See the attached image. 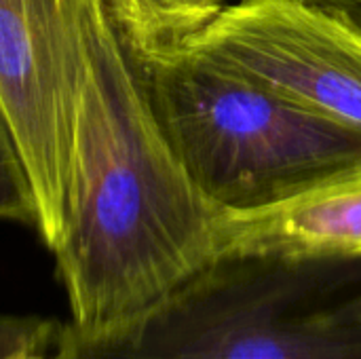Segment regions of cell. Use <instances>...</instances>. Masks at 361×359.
<instances>
[{"label": "cell", "mask_w": 361, "mask_h": 359, "mask_svg": "<svg viewBox=\"0 0 361 359\" xmlns=\"http://www.w3.org/2000/svg\"><path fill=\"white\" fill-rule=\"evenodd\" d=\"M216 216L159 125L112 0H82L70 207L53 250L70 326L114 330L186 288L218 262Z\"/></svg>", "instance_id": "1"}, {"label": "cell", "mask_w": 361, "mask_h": 359, "mask_svg": "<svg viewBox=\"0 0 361 359\" xmlns=\"http://www.w3.org/2000/svg\"><path fill=\"white\" fill-rule=\"evenodd\" d=\"M125 38L169 146L218 214L269 207L361 165L360 129L180 40Z\"/></svg>", "instance_id": "2"}, {"label": "cell", "mask_w": 361, "mask_h": 359, "mask_svg": "<svg viewBox=\"0 0 361 359\" xmlns=\"http://www.w3.org/2000/svg\"><path fill=\"white\" fill-rule=\"evenodd\" d=\"M360 288L361 258H222L135 322L61 328L49 359H361V322L336 315Z\"/></svg>", "instance_id": "3"}, {"label": "cell", "mask_w": 361, "mask_h": 359, "mask_svg": "<svg viewBox=\"0 0 361 359\" xmlns=\"http://www.w3.org/2000/svg\"><path fill=\"white\" fill-rule=\"evenodd\" d=\"M82 59V0H0V112L25 163L42 243L70 207L72 129Z\"/></svg>", "instance_id": "4"}, {"label": "cell", "mask_w": 361, "mask_h": 359, "mask_svg": "<svg viewBox=\"0 0 361 359\" xmlns=\"http://www.w3.org/2000/svg\"><path fill=\"white\" fill-rule=\"evenodd\" d=\"M180 42L361 131V32L315 4L226 2Z\"/></svg>", "instance_id": "5"}, {"label": "cell", "mask_w": 361, "mask_h": 359, "mask_svg": "<svg viewBox=\"0 0 361 359\" xmlns=\"http://www.w3.org/2000/svg\"><path fill=\"white\" fill-rule=\"evenodd\" d=\"M216 256L360 260L361 165L269 207L218 214Z\"/></svg>", "instance_id": "6"}, {"label": "cell", "mask_w": 361, "mask_h": 359, "mask_svg": "<svg viewBox=\"0 0 361 359\" xmlns=\"http://www.w3.org/2000/svg\"><path fill=\"white\" fill-rule=\"evenodd\" d=\"M0 220L25 224L34 231L38 226V207H36L32 182L2 112H0Z\"/></svg>", "instance_id": "7"}, {"label": "cell", "mask_w": 361, "mask_h": 359, "mask_svg": "<svg viewBox=\"0 0 361 359\" xmlns=\"http://www.w3.org/2000/svg\"><path fill=\"white\" fill-rule=\"evenodd\" d=\"M61 326L38 315H0V359L44 355L55 347Z\"/></svg>", "instance_id": "8"}, {"label": "cell", "mask_w": 361, "mask_h": 359, "mask_svg": "<svg viewBox=\"0 0 361 359\" xmlns=\"http://www.w3.org/2000/svg\"><path fill=\"white\" fill-rule=\"evenodd\" d=\"M309 4H315L334 17L351 23L361 32V0H305Z\"/></svg>", "instance_id": "9"}, {"label": "cell", "mask_w": 361, "mask_h": 359, "mask_svg": "<svg viewBox=\"0 0 361 359\" xmlns=\"http://www.w3.org/2000/svg\"><path fill=\"white\" fill-rule=\"evenodd\" d=\"M336 315H338L341 320L361 322V288L357 292H353L351 296H347L343 303H338Z\"/></svg>", "instance_id": "10"}, {"label": "cell", "mask_w": 361, "mask_h": 359, "mask_svg": "<svg viewBox=\"0 0 361 359\" xmlns=\"http://www.w3.org/2000/svg\"><path fill=\"white\" fill-rule=\"evenodd\" d=\"M8 359H47L44 355H15V358H8Z\"/></svg>", "instance_id": "11"}]
</instances>
